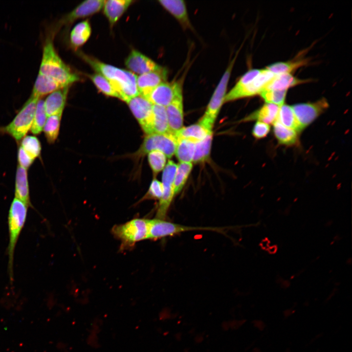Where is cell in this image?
<instances>
[{"label":"cell","mask_w":352,"mask_h":352,"mask_svg":"<svg viewBox=\"0 0 352 352\" xmlns=\"http://www.w3.org/2000/svg\"><path fill=\"white\" fill-rule=\"evenodd\" d=\"M279 108V106L266 103L259 109L245 117L243 121L254 120L268 124H273L277 121Z\"/></svg>","instance_id":"obj_23"},{"label":"cell","mask_w":352,"mask_h":352,"mask_svg":"<svg viewBox=\"0 0 352 352\" xmlns=\"http://www.w3.org/2000/svg\"><path fill=\"white\" fill-rule=\"evenodd\" d=\"M126 103L145 132L151 120L153 105L140 95L131 98Z\"/></svg>","instance_id":"obj_13"},{"label":"cell","mask_w":352,"mask_h":352,"mask_svg":"<svg viewBox=\"0 0 352 352\" xmlns=\"http://www.w3.org/2000/svg\"><path fill=\"white\" fill-rule=\"evenodd\" d=\"M15 198L28 207H32L30 200L27 169L18 165L16 173Z\"/></svg>","instance_id":"obj_21"},{"label":"cell","mask_w":352,"mask_h":352,"mask_svg":"<svg viewBox=\"0 0 352 352\" xmlns=\"http://www.w3.org/2000/svg\"><path fill=\"white\" fill-rule=\"evenodd\" d=\"M91 27L88 21L85 20L77 24L70 34V43L75 49L85 44L90 37Z\"/></svg>","instance_id":"obj_27"},{"label":"cell","mask_w":352,"mask_h":352,"mask_svg":"<svg viewBox=\"0 0 352 352\" xmlns=\"http://www.w3.org/2000/svg\"><path fill=\"white\" fill-rule=\"evenodd\" d=\"M97 88L103 94L120 99V96L110 82L99 73L88 75Z\"/></svg>","instance_id":"obj_36"},{"label":"cell","mask_w":352,"mask_h":352,"mask_svg":"<svg viewBox=\"0 0 352 352\" xmlns=\"http://www.w3.org/2000/svg\"><path fill=\"white\" fill-rule=\"evenodd\" d=\"M149 220L136 218L115 225L112 229V234L125 247L133 246L138 242L148 239Z\"/></svg>","instance_id":"obj_7"},{"label":"cell","mask_w":352,"mask_h":352,"mask_svg":"<svg viewBox=\"0 0 352 352\" xmlns=\"http://www.w3.org/2000/svg\"><path fill=\"white\" fill-rule=\"evenodd\" d=\"M276 121L299 133L301 132L291 106L285 104L280 107Z\"/></svg>","instance_id":"obj_33"},{"label":"cell","mask_w":352,"mask_h":352,"mask_svg":"<svg viewBox=\"0 0 352 352\" xmlns=\"http://www.w3.org/2000/svg\"><path fill=\"white\" fill-rule=\"evenodd\" d=\"M212 131L208 130L199 122L183 127L174 134L177 138H182L196 142L204 139Z\"/></svg>","instance_id":"obj_29"},{"label":"cell","mask_w":352,"mask_h":352,"mask_svg":"<svg viewBox=\"0 0 352 352\" xmlns=\"http://www.w3.org/2000/svg\"><path fill=\"white\" fill-rule=\"evenodd\" d=\"M147 154L149 164L154 175H156L163 171L166 165L167 158L165 154L161 151L155 150Z\"/></svg>","instance_id":"obj_38"},{"label":"cell","mask_w":352,"mask_h":352,"mask_svg":"<svg viewBox=\"0 0 352 352\" xmlns=\"http://www.w3.org/2000/svg\"><path fill=\"white\" fill-rule=\"evenodd\" d=\"M176 138L175 154L179 162L192 163L196 142L188 139Z\"/></svg>","instance_id":"obj_30"},{"label":"cell","mask_w":352,"mask_h":352,"mask_svg":"<svg viewBox=\"0 0 352 352\" xmlns=\"http://www.w3.org/2000/svg\"><path fill=\"white\" fill-rule=\"evenodd\" d=\"M170 132L169 128L166 108L153 105L151 122L145 133H165Z\"/></svg>","instance_id":"obj_20"},{"label":"cell","mask_w":352,"mask_h":352,"mask_svg":"<svg viewBox=\"0 0 352 352\" xmlns=\"http://www.w3.org/2000/svg\"><path fill=\"white\" fill-rule=\"evenodd\" d=\"M78 54L97 73L110 82L121 100L126 102L131 98L139 95L136 86L137 76L134 73L104 63L82 52H78Z\"/></svg>","instance_id":"obj_1"},{"label":"cell","mask_w":352,"mask_h":352,"mask_svg":"<svg viewBox=\"0 0 352 352\" xmlns=\"http://www.w3.org/2000/svg\"><path fill=\"white\" fill-rule=\"evenodd\" d=\"M133 2L132 0H105L103 5L104 13L112 26L120 18Z\"/></svg>","instance_id":"obj_22"},{"label":"cell","mask_w":352,"mask_h":352,"mask_svg":"<svg viewBox=\"0 0 352 352\" xmlns=\"http://www.w3.org/2000/svg\"><path fill=\"white\" fill-rule=\"evenodd\" d=\"M182 93V85L179 82H164L153 89L145 97L153 105L166 107Z\"/></svg>","instance_id":"obj_12"},{"label":"cell","mask_w":352,"mask_h":352,"mask_svg":"<svg viewBox=\"0 0 352 352\" xmlns=\"http://www.w3.org/2000/svg\"><path fill=\"white\" fill-rule=\"evenodd\" d=\"M130 71L142 75L161 69L162 67L139 51L132 49L125 62Z\"/></svg>","instance_id":"obj_14"},{"label":"cell","mask_w":352,"mask_h":352,"mask_svg":"<svg viewBox=\"0 0 352 352\" xmlns=\"http://www.w3.org/2000/svg\"><path fill=\"white\" fill-rule=\"evenodd\" d=\"M308 79H301L292 74L275 75L264 89L288 90L292 87L308 82Z\"/></svg>","instance_id":"obj_25"},{"label":"cell","mask_w":352,"mask_h":352,"mask_svg":"<svg viewBox=\"0 0 352 352\" xmlns=\"http://www.w3.org/2000/svg\"><path fill=\"white\" fill-rule=\"evenodd\" d=\"M308 63L307 59L299 58L286 62L272 64L265 67L274 75L292 74L299 68L306 66Z\"/></svg>","instance_id":"obj_28"},{"label":"cell","mask_w":352,"mask_h":352,"mask_svg":"<svg viewBox=\"0 0 352 352\" xmlns=\"http://www.w3.org/2000/svg\"><path fill=\"white\" fill-rule=\"evenodd\" d=\"M62 114L52 115L46 118L43 130L49 144L54 143L58 136Z\"/></svg>","instance_id":"obj_32"},{"label":"cell","mask_w":352,"mask_h":352,"mask_svg":"<svg viewBox=\"0 0 352 352\" xmlns=\"http://www.w3.org/2000/svg\"><path fill=\"white\" fill-rule=\"evenodd\" d=\"M176 145V138L171 132L147 134L139 149L131 157L138 160L149 152L157 150L170 158L175 154Z\"/></svg>","instance_id":"obj_6"},{"label":"cell","mask_w":352,"mask_h":352,"mask_svg":"<svg viewBox=\"0 0 352 352\" xmlns=\"http://www.w3.org/2000/svg\"><path fill=\"white\" fill-rule=\"evenodd\" d=\"M193 163L191 162H179L177 164L174 179V193H179L185 185L191 172Z\"/></svg>","instance_id":"obj_31"},{"label":"cell","mask_w":352,"mask_h":352,"mask_svg":"<svg viewBox=\"0 0 352 352\" xmlns=\"http://www.w3.org/2000/svg\"><path fill=\"white\" fill-rule=\"evenodd\" d=\"M167 74V70L162 67L137 76L136 86L139 95L145 98L155 87L166 81Z\"/></svg>","instance_id":"obj_15"},{"label":"cell","mask_w":352,"mask_h":352,"mask_svg":"<svg viewBox=\"0 0 352 352\" xmlns=\"http://www.w3.org/2000/svg\"><path fill=\"white\" fill-rule=\"evenodd\" d=\"M287 90L264 89L259 94L266 103L278 106L285 104Z\"/></svg>","instance_id":"obj_39"},{"label":"cell","mask_w":352,"mask_h":352,"mask_svg":"<svg viewBox=\"0 0 352 352\" xmlns=\"http://www.w3.org/2000/svg\"><path fill=\"white\" fill-rule=\"evenodd\" d=\"M270 131L269 124L257 121L253 127L252 133L255 138L259 139L265 137L269 133Z\"/></svg>","instance_id":"obj_41"},{"label":"cell","mask_w":352,"mask_h":352,"mask_svg":"<svg viewBox=\"0 0 352 352\" xmlns=\"http://www.w3.org/2000/svg\"><path fill=\"white\" fill-rule=\"evenodd\" d=\"M28 206L14 198L10 204L8 215V274L11 282L14 279V260L15 248L27 216Z\"/></svg>","instance_id":"obj_3"},{"label":"cell","mask_w":352,"mask_h":352,"mask_svg":"<svg viewBox=\"0 0 352 352\" xmlns=\"http://www.w3.org/2000/svg\"><path fill=\"white\" fill-rule=\"evenodd\" d=\"M160 4L173 16L184 28L191 27L187 7L182 0H160Z\"/></svg>","instance_id":"obj_19"},{"label":"cell","mask_w":352,"mask_h":352,"mask_svg":"<svg viewBox=\"0 0 352 352\" xmlns=\"http://www.w3.org/2000/svg\"><path fill=\"white\" fill-rule=\"evenodd\" d=\"M53 35L51 33L45 39L39 73L56 81L63 87H70L80 78L56 52L53 42Z\"/></svg>","instance_id":"obj_2"},{"label":"cell","mask_w":352,"mask_h":352,"mask_svg":"<svg viewBox=\"0 0 352 352\" xmlns=\"http://www.w3.org/2000/svg\"><path fill=\"white\" fill-rule=\"evenodd\" d=\"M163 185L162 182L156 179H154L151 183L149 190L144 198H152L159 200L162 195Z\"/></svg>","instance_id":"obj_40"},{"label":"cell","mask_w":352,"mask_h":352,"mask_svg":"<svg viewBox=\"0 0 352 352\" xmlns=\"http://www.w3.org/2000/svg\"><path fill=\"white\" fill-rule=\"evenodd\" d=\"M62 85L49 77L38 73L31 96L41 99L43 96L63 88Z\"/></svg>","instance_id":"obj_24"},{"label":"cell","mask_w":352,"mask_h":352,"mask_svg":"<svg viewBox=\"0 0 352 352\" xmlns=\"http://www.w3.org/2000/svg\"><path fill=\"white\" fill-rule=\"evenodd\" d=\"M177 164L173 161L169 160L163 170L162 184L163 193L156 212V218L164 219L166 216L168 209L175 196L174 190V179Z\"/></svg>","instance_id":"obj_10"},{"label":"cell","mask_w":352,"mask_h":352,"mask_svg":"<svg viewBox=\"0 0 352 352\" xmlns=\"http://www.w3.org/2000/svg\"><path fill=\"white\" fill-rule=\"evenodd\" d=\"M199 229L215 230V228L188 226L156 218L149 220L148 239H157L185 231Z\"/></svg>","instance_id":"obj_11"},{"label":"cell","mask_w":352,"mask_h":352,"mask_svg":"<svg viewBox=\"0 0 352 352\" xmlns=\"http://www.w3.org/2000/svg\"><path fill=\"white\" fill-rule=\"evenodd\" d=\"M20 146L32 159L40 156L41 144L39 139L34 135H26L20 141Z\"/></svg>","instance_id":"obj_37"},{"label":"cell","mask_w":352,"mask_h":352,"mask_svg":"<svg viewBox=\"0 0 352 352\" xmlns=\"http://www.w3.org/2000/svg\"><path fill=\"white\" fill-rule=\"evenodd\" d=\"M273 132L278 143L286 146H293L299 142V132L287 128L278 121L273 124Z\"/></svg>","instance_id":"obj_26"},{"label":"cell","mask_w":352,"mask_h":352,"mask_svg":"<svg viewBox=\"0 0 352 352\" xmlns=\"http://www.w3.org/2000/svg\"><path fill=\"white\" fill-rule=\"evenodd\" d=\"M274 76L265 68L262 69L261 73L251 82L242 85L235 84L226 93L224 103L259 95Z\"/></svg>","instance_id":"obj_8"},{"label":"cell","mask_w":352,"mask_h":352,"mask_svg":"<svg viewBox=\"0 0 352 352\" xmlns=\"http://www.w3.org/2000/svg\"><path fill=\"white\" fill-rule=\"evenodd\" d=\"M212 134L209 133L204 139L196 142L193 162L195 163L203 162L208 160L210 155Z\"/></svg>","instance_id":"obj_34"},{"label":"cell","mask_w":352,"mask_h":352,"mask_svg":"<svg viewBox=\"0 0 352 352\" xmlns=\"http://www.w3.org/2000/svg\"><path fill=\"white\" fill-rule=\"evenodd\" d=\"M30 95L12 121L5 126H0V134H7L20 142L30 130L38 101Z\"/></svg>","instance_id":"obj_4"},{"label":"cell","mask_w":352,"mask_h":352,"mask_svg":"<svg viewBox=\"0 0 352 352\" xmlns=\"http://www.w3.org/2000/svg\"><path fill=\"white\" fill-rule=\"evenodd\" d=\"M329 106L327 99L322 98L314 102L296 104L291 107L302 131L324 113Z\"/></svg>","instance_id":"obj_9"},{"label":"cell","mask_w":352,"mask_h":352,"mask_svg":"<svg viewBox=\"0 0 352 352\" xmlns=\"http://www.w3.org/2000/svg\"><path fill=\"white\" fill-rule=\"evenodd\" d=\"M69 87L56 90L48 94L44 100V105L47 116L63 113L66 102Z\"/></svg>","instance_id":"obj_18"},{"label":"cell","mask_w":352,"mask_h":352,"mask_svg":"<svg viewBox=\"0 0 352 352\" xmlns=\"http://www.w3.org/2000/svg\"><path fill=\"white\" fill-rule=\"evenodd\" d=\"M47 115L45 112L44 100L40 99L37 103L30 132L34 135L41 133L45 123Z\"/></svg>","instance_id":"obj_35"},{"label":"cell","mask_w":352,"mask_h":352,"mask_svg":"<svg viewBox=\"0 0 352 352\" xmlns=\"http://www.w3.org/2000/svg\"><path fill=\"white\" fill-rule=\"evenodd\" d=\"M235 60L236 57L228 66L214 90L204 114L198 122L209 131H212L215 122L224 103L227 86Z\"/></svg>","instance_id":"obj_5"},{"label":"cell","mask_w":352,"mask_h":352,"mask_svg":"<svg viewBox=\"0 0 352 352\" xmlns=\"http://www.w3.org/2000/svg\"><path fill=\"white\" fill-rule=\"evenodd\" d=\"M104 1L88 0L82 2L65 16L60 21V23L62 25L70 24L79 19L86 18L98 12L103 8Z\"/></svg>","instance_id":"obj_16"},{"label":"cell","mask_w":352,"mask_h":352,"mask_svg":"<svg viewBox=\"0 0 352 352\" xmlns=\"http://www.w3.org/2000/svg\"><path fill=\"white\" fill-rule=\"evenodd\" d=\"M17 158L19 165L26 169H28L35 160L30 157L20 146L18 150Z\"/></svg>","instance_id":"obj_42"},{"label":"cell","mask_w":352,"mask_h":352,"mask_svg":"<svg viewBox=\"0 0 352 352\" xmlns=\"http://www.w3.org/2000/svg\"><path fill=\"white\" fill-rule=\"evenodd\" d=\"M183 94L176 97L166 108L170 132L176 133L183 127Z\"/></svg>","instance_id":"obj_17"}]
</instances>
